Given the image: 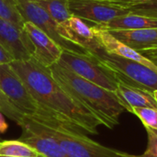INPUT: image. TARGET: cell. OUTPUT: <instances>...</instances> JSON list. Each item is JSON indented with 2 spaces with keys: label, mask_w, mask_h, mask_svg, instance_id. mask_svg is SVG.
Segmentation results:
<instances>
[{
  "label": "cell",
  "mask_w": 157,
  "mask_h": 157,
  "mask_svg": "<svg viewBox=\"0 0 157 157\" xmlns=\"http://www.w3.org/2000/svg\"><path fill=\"white\" fill-rule=\"evenodd\" d=\"M114 38L141 52L157 46L156 29H142L132 30H108Z\"/></svg>",
  "instance_id": "obj_13"
},
{
  "label": "cell",
  "mask_w": 157,
  "mask_h": 157,
  "mask_svg": "<svg viewBox=\"0 0 157 157\" xmlns=\"http://www.w3.org/2000/svg\"><path fill=\"white\" fill-rule=\"evenodd\" d=\"M49 69L55 81L92 111L104 126L113 129L120 123V116L126 110L115 91H109L93 84L59 63L52 65Z\"/></svg>",
  "instance_id": "obj_2"
},
{
  "label": "cell",
  "mask_w": 157,
  "mask_h": 157,
  "mask_svg": "<svg viewBox=\"0 0 157 157\" xmlns=\"http://www.w3.org/2000/svg\"><path fill=\"white\" fill-rule=\"evenodd\" d=\"M0 90L24 115L51 116L40 108L18 75L7 63L0 64Z\"/></svg>",
  "instance_id": "obj_7"
},
{
  "label": "cell",
  "mask_w": 157,
  "mask_h": 157,
  "mask_svg": "<svg viewBox=\"0 0 157 157\" xmlns=\"http://www.w3.org/2000/svg\"><path fill=\"white\" fill-rule=\"evenodd\" d=\"M0 113L6 116L18 126L24 123V114L9 100V98L0 90Z\"/></svg>",
  "instance_id": "obj_19"
},
{
  "label": "cell",
  "mask_w": 157,
  "mask_h": 157,
  "mask_svg": "<svg viewBox=\"0 0 157 157\" xmlns=\"http://www.w3.org/2000/svg\"><path fill=\"white\" fill-rule=\"evenodd\" d=\"M0 157H13V156H3V155H0Z\"/></svg>",
  "instance_id": "obj_28"
},
{
  "label": "cell",
  "mask_w": 157,
  "mask_h": 157,
  "mask_svg": "<svg viewBox=\"0 0 157 157\" xmlns=\"http://www.w3.org/2000/svg\"><path fill=\"white\" fill-rule=\"evenodd\" d=\"M29 117L62 146L68 157H131V154L106 147L91 140L83 131L52 116Z\"/></svg>",
  "instance_id": "obj_3"
},
{
  "label": "cell",
  "mask_w": 157,
  "mask_h": 157,
  "mask_svg": "<svg viewBox=\"0 0 157 157\" xmlns=\"http://www.w3.org/2000/svg\"><path fill=\"white\" fill-rule=\"evenodd\" d=\"M132 113L140 119L145 128L157 131L156 108H132Z\"/></svg>",
  "instance_id": "obj_20"
},
{
  "label": "cell",
  "mask_w": 157,
  "mask_h": 157,
  "mask_svg": "<svg viewBox=\"0 0 157 157\" xmlns=\"http://www.w3.org/2000/svg\"><path fill=\"white\" fill-rule=\"evenodd\" d=\"M93 28L97 39L105 50V52L110 54H114L128 60L140 63L157 72V64L155 63H154L147 57L144 56L141 52L133 50L132 48L129 47L128 45L124 44L123 42L114 38L108 30L100 29L96 25L93 26Z\"/></svg>",
  "instance_id": "obj_12"
},
{
  "label": "cell",
  "mask_w": 157,
  "mask_h": 157,
  "mask_svg": "<svg viewBox=\"0 0 157 157\" xmlns=\"http://www.w3.org/2000/svg\"><path fill=\"white\" fill-rule=\"evenodd\" d=\"M9 65L46 114L84 132L98 133V127L103 125L101 121L55 81L49 67L32 57L26 61L14 60Z\"/></svg>",
  "instance_id": "obj_1"
},
{
  "label": "cell",
  "mask_w": 157,
  "mask_h": 157,
  "mask_svg": "<svg viewBox=\"0 0 157 157\" xmlns=\"http://www.w3.org/2000/svg\"><path fill=\"white\" fill-rule=\"evenodd\" d=\"M141 53L157 64V46L155 48H152V49L143 51V52H141Z\"/></svg>",
  "instance_id": "obj_25"
},
{
  "label": "cell",
  "mask_w": 157,
  "mask_h": 157,
  "mask_svg": "<svg viewBox=\"0 0 157 157\" xmlns=\"http://www.w3.org/2000/svg\"><path fill=\"white\" fill-rule=\"evenodd\" d=\"M130 13L157 18V0H149L125 7Z\"/></svg>",
  "instance_id": "obj_21"
},
{
  "label": "cell",
  "mask_w": 157,
  "mask_h": 157,
  "mask_svg": "<svg viewBox=\"0 0 157 157\" xmlns=\"http://www.w3.org/2000/svg\"><path fill=\"white\" fill-rule=\"evenodd\" d=\"M12 61H14L13 57L0 44V64H4V63L9 64Z\"/></svg>",
  "instance_id": "obj_24"
},
{
  "label": "cell",
  "mask_w": 157,
  "mask_h": 157,
  "mask_svg": "<svg viewBox=\"0 0 157 157\" xmlns=\"http://www.w3.org/2000/svg\"><path fill=\"white\" fill-rule=\"evenodd\" d=\"M153 95H154V98H155V101L157 102V90H155V91H154V92H153Z\"/></svg>",
  "instance_id": "obj_27"
},
{
  "label": "cell",
  "mask_w": 157,
  "mask_h": 157,
  "mask_svg": "<svg viewBox=\"0 0 157 157\" xmlns=\"http://www.w3.org/2000/svg\"><path fill=\"white\" fill-rule=\"evenodd\" d=\"M17 8L25 22H30L53 41H55L63 51H69L78 53L88 54L80 46L67 40L62 36L60 24L57 23L47 12L40 7L32 0H15Z\"/></svg>",
  "instance_id": "obj_6"
},
{
  "label": "cell",
  "mask_w": 157,
  "mask_h": 157,
  "mask_svg": "<svg viewBox=\"0 0 157 157\" xmlns=\"http://www.w3.org/2000/svg\"><path fill=\"white\" fill-rule=\"evenodd\" d=\"M93 56L109 69L119 82L151 93L157 90L156 71L140 63L108 53L105 50Z\"/></svg>",
  "instance_id": "obj_4"
},
{
  "label": "cell",
  "mask_w": 157,
  "mask_h": 157,
  "mask_svg": "<svg viewBox=\"0 0 157 157\" xmlns=\"http://www.w3.org/2000/svg\"><path fill=\"white\" fill-rule=\"evenodd\" d=\"M98 27L106 30H132L142 29H156L157 18L129 13L122 16H119L110 20L109 22Z\"/></svg>",
  "instance_id": "obj_15"
},
{
  "label": "cell",
  "mask_w": 157,
  "mask_h": 157,
  "mask_svg": "<svg viewBox=\"0 0 157 157\" xmlns=\"http://www.w3.org/2000/svg\"><path fill=\"white\" fill-rule=\"evenodd\" d=\"M57 63L109 91L117 89L119 81L115 75L90 54L63 51Z\"/></svg>",
  "instance_id": "obj_5"
},
{
  "label": "cell",
  "mask_w": 157,
  "mask_h": 157,
  "mask_svg": "<svg viewBox=\"0 0 157 157\" xmlns=\"http://www.w3.org/2000/svg\"><path fill=\"white\" fill-rule=\"evenodd\" d=\"M0 155L13 157H44L19 140L0 141Z\"/></svg>",
  "instance_id": "obj_17"
},
{
  "label": "cell",
  "mask_w": 157,
  "mask_h": 157,
  "mask_svg": "<svg viewBox=\"0 0 157 157\" xmlns=\"http://www.w3.org/2000/svg\"><path fill=\"white\" fill-rule=\"evenodd\" d=\"M100 1H105V2H109L118 6H121L122 7H126L132 5H135V4H139V3H143L145 1H149V0H100Z\"/></svg>",
  "instance_id": "obj_23"
},
{
  "label": "cell",
  "mask_w": 157,
  "mask_h": 157,
  "mask_svg": "<svg viewBox=\"0 0 157 157\" xmlns=\"http://www.w3.org/2000/svg\"><path fill=\"white\" fill-rule=\"evenodd\" d=\"M23 29L34 46L32 58L45 67L58 63L63 50L55 41L30 22H25Z\"/></svg>",
  "instance_id": "obj_11"
},
{
  "label": "cell",
  "mask_w": 157,
  "mask_h": 157,
  "mask_svg": "<svg viewBox=\"0 0 157 157\" xmlns=\"http://www.w3.org/2000/svg\"><path fill=\"white\" fill-rule=\"evenodd\" d=\"M116 94L125 108L126 111L132 113V108H156L153 93L137 87L131 86L122 82L118 83Z\"/></svg>",
  "instance_id": "obj_14"
},
{
  "label": "cell",
  "mask_w": 157,
  "mask_h": 157,
  "mask_svg": "<svg viewBox=\"0 0 157 157\" xmlns=\"http://www.w3.org/2000/svg\"><path fill=\"white\" fill-rule=\"evenodd\" d=\"M21 129L22 133L17 140L29 145L42 156L68 157L62 146L27 115H24V123Z\"/></svg>",
  "instance_id": "obj_10"
},
{
  "label": "cell",
  "mask_w": 157,
  "mask_h": 157,
  "mask_svg": "<svg viewBox=\"0 0 157 157\" xmlns=\"http://www.w3.org/2000/svg\"><path fill=\"white\" fill-rule=\"evenodd\" d=\"M0 44L16 61L32 57L34 46L23 29L0 17Z\"/></svg>",
  "instance_id": "obj_9"
},
{
  "label": "cell",
  "mask_w": 157,
  "mask_h": 157,
  "mask_svg": "<svg viewBox=\"0 0 157 157\" xmlns=\"http://www.w3.org/2000/svg\"><path fill=\"white\" fill-rule=\"evenodd\" d=\"M57 23L62 24L69 19L72 15L68 7V0H32Z\"/></svg>",
  "instance_id": "obj_16"
},
{
  "label": "cell",
  "mask_w": 157,
  "mask_h": 157,
  "mask_svg": "<svg viewBox=\"0 0 157 157\" xmlns=\"http://www.w3.org/2000/svg\"><path fill=\"white\" fill-rule=\"evenodd\" d=\"M145 131L148 138L145 152L138 155H130L131 157H157V131H154L150 128H145Z\"/></svg>",
  "instance_id": "obj_22"
},
{
  "label": "cell",
  "mask_w": 157,
  "mask_h": 157,
  "mask_svg": "<svg viewBox=\"0 0 157 157\" xmlns=\"http://www.w3.org/2000/svg\"><path fill=\"white\" fill-rule=\"evenodd\" d=\"M0 17L10 21L19 29H23L25 21L17 8L15 0H0Z\"/></svg>",
  "instance_id": "obj_18"
},
{
  "label": "cell",
  "mask_w": 157,
  "mask_h": 157,
  "mask_svg": "<svg viewBox=\"0 0 157 157\" xmlns=\"http://www.w3.org/2000/svg\"><path fill=\"white\" fill-rule=\"evenodd\" d=\"M68 7L72 16L98 26L130 13L121 6L100 0H68Z\"/></svg>",
  "instance_id": "obj_8"
},
{
  "label": "cell",
  "mask_w": 157,
  "mask_h": 157,
  "mask_svg": "<svg viewBox=\"0 0 157 157\" xmlns=\"http://www.w3.org/2000/svg\"><path fill=\"white\" fill-rule=\"evenodd\" d=\"M7 129H8V125L6 122L3 114L0 113V133H5L7 131Z\"/></svg>",
  "instance_id": "obj_26"
}]
</instances>
